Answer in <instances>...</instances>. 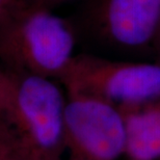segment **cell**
Here are the masks:
<instances>
[{
	"mask_svg": "<svg viewBox=\"0 0 160 160\" xmlns=\"http://www.w3.org/2000/svg\"><path fill=\"white\" fill-rule=\"evenodd\" d=\"M67 95L51 78L8 69L0 80V125L32 160H65Z\"/></svg>",
	"mask_w": 160,
	"mask_h": 160,
	"instance_id": "obj_1",
	"label": "cell"
},
{
	"mask_svg": "<svg viewBox=\"0 0 160 160\" xmlns=\"http://www.w3.org/2000/svg\"><path fill=\"white\" fill-rule=\"evenodd\" d=\"M74 47L71 24L50 8L24 2L0 22V56L8 69L59 79Z\"/></svg>",
	"mask_w": 160,
	"mask_h": 160,
	"instance_id": "obj_2",
	"label": "cell"
},
{
	"mask_svg": "<svg viewBox=\"0 0 160 160\" xmlns=\"http://www.w3.org/2000/svg\"><path fill=\"white\" fill-rule=\"evenodd\" d=\"M59 80L67 94L91 96L119 108L160 97L157 62H129L79 54L73 57Z\"/></svg>",
	"mask_w": 160,
	"mask_h": 160,
	"instance_id": "obj_3",
	"label": "cell"
},
{
	"mask_svg": "<svg viewBox=\"0 0 160 160\" xmlns=\"http://www.w3.org/2000/svg\"><path fill=\"white\" fill-rule=\"evenodd\" d=\"M65 160H119L126 131L119 107L98 98L67 94Z\"/></svg>",
	"mask_w": 160,
	"mask_h": 160,
	"instance_id": "obj_4",
	"label": "cell"
},
{
	"mask_svg": "<svg viewBox=\"0 0 160 160\" xmlns=\"http://www.w3.org/2000/svg\"><path fill=\"white\" fill-rule=\"evenodd\" d=\"M88 30L108 47L128 52L152 50L160 24V0H88Z\"/></svg>",
	"mask_w": 160,
	"mask_h": 160,
	"instance_id": "obj_5",
	"label": "cell"
},
{
	"mask_svg": "<svg viewBox=\"0 0 160 160\" xmlns=\"http://www.w3.org/2000/svg\"><path fill=\"white\" fill-rule=\"evenodd\" d=\"M126 131L127 160H160V97L120 107Z\"/></svg>",
	"mask_w": 160,
	"mask_h": 160,
	"instance_id": "obj_6",
	"label": "cell"
},
{
	"mask_svg": "<svg viewBox=\"0 0 160 160\" xmlns=\"http://www.w3.org/2000/svg\"><path fill=\"white\" fill-rule=\"evenodd\" d=\"M0 160H32L0 125Z\"/></svg>",
	"mask_w": 160,
	"mask_h": 160,
	"instance_id": "obj_7",
	"label": "cell"
},
{
	"mask_svg": "<svg viewBox=\"0 0 160 160\" xmlns=\"http://www.w3.org/2000/svg\"><path fill=\"white\" fill-rule=\"evenodd\" d=\"M24 0H0V22L8 17V16L23 4Z\"/></svg>",
	"mask_w": 160,
	"mask_h": 160,
	"instance_id": "obj_8",
	"label": "cell"
},
{
	"mask_svg": "<svg viewBox=\"0 0 160 160\" xmlns=\"http://www.w3.org/2000/svg\"><path fill=\"white\" fill-rule=\"evenodd\" d=\"M66 1H69V0H31L30 3L43 6V8H50L51 6L60 4V3H63Z\"/></svg>",
	"mask_w": 160,
	"mask_h": 160,
	"instance_id": "obj_9",
	"label": "cell"
},
{
	"mask_svg": "<svg viewBox=\"0 0 160 160\" xmlns=\"http://www.w3.org/2000/svg\"><path fill=\"white\" fill-rule=\"evenodd\" d=\"M153 53L155 54V56L157 57V62L160 63V24L158 26V30L157 33H156L155 40H154V44H153Z\"/></svg>",
	"mask_w": 160,
	"mask_h": 160,
	"instance_id": "obj_10",
	"label": "cell"
},
{
	"mask_svg": "<svg viewBox=\"0 0 160 160\" xmlns=\"http://www.w3.org/2000/svg\"><path fill=\"white\" fill-rule=\"evenodd\" d=\"M1 77H2V72L0 71V80H1Z\"/></svg>",
	"mask_w": 160,
	"mask_h": 160,
	"instance_id": "obj_11",
	"label": "cell"
}]
</instances>
